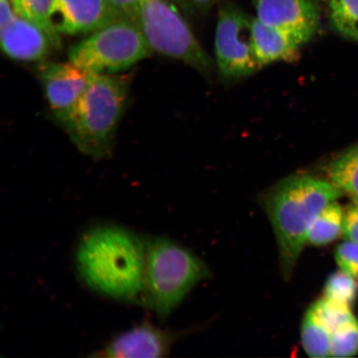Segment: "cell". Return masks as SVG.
I'll return each mask as SVG.
<instances>
[{"label": "cell", "mask_w": 358, "mask_h": 358, "mask_svg": "<svg viewBox=\"0 0 358 358\" xmlns=\"http://www.w3.org/2000/svg\"><path fill=\"white\" fill-rule=\"evenodd\" d=\"M301 341L308 356L316 358L330 357L331 334L310 310H307L302 322Z\"/></svg>", "instance_id": "e0dca14e"}, {"label": "cell", "mask_w": 358, "mask_h": 358, "mask_svg": "<svg viewBox=\"0 0 358 358\" xmlns=\"http://www.w3.org/2000/svg\"><path fill=\"white\" fill-rule=\"evenodd\" d=\"M343 234L347 240L358 243V201H353L344 209Z\"/></svg>", "instance_id": "603a6c76"}, {"label": "cell", "mask_w": 358, "mask_h": 358, "mask_svg": "<svg viewBox=\"0 0 358 358\" xmlns=\"http://www.w3.org/2000/svg\"><path fill=\"white\" fill-rule=\"evenodd\" d=\"M218 0H176L183 10L191 13L208 12Z\"/></svg>", "instance_id": "cb8c5ba5"}, {"label": "cell", "mask_w": 358, "mask_h": 358, "mask_svg": "<svg viewBox=\"0 0 358 358\" xmlns=\"http://www.w3.org/2000/svg\"><path fill=\"white\" fill-rule=\"evenodd\" d=\"M313 1H315V2H319V1L325 2V1H329V0H313Z\"/></svg>", "instance_id": "484cf974"}, {"label": "cell", "mask_w": 358, "mask_h": 358, "mask_svg": "<svg viewBox=\"0 0 358 358\" xmlns=\"http://www.w3.org/2000/svg\"><path fill=\"white\" fill-rule=\"evenodd\" d=\"M358 294V279L339 270L326 280L324 298L352 308Z\"/></svg>", "instance_id": "d6986e66"}, {"label": "cell", "mask_w": 358, "mask_h": 358, "mask_svg": "<svg viewBox=\"0 0 358 358\" xmlns=\"http://www.w3.org/2000/svg\"><path fill=\"white\" fill-rule=\"evenodd\" d=\"M39 76L49 108L65 127L93 75L69 61L46 62L40 67Z\"/></svg>", "instance_id": "9c48e42d"}, {"label": "cell", "mask_w": 358, "mask_h": 358, "mask_svg": "<svg viewBox=\"0 0 358 358\" xmlns=\"http://www.w3.org/2000/svg\"><path fill=\"white\" fill-rule=\"evenodd\" d=\"M145 241L127 228L98 226L85 234L78 246L76 264L90 288L124 301L142 299Z\"/></svg>", "instance_id": "6da1fadb"}, {"label": "cell", "mask_w": 358, "mask_h": 358, "mask_svg": "<svg viewBox=\"0 0 358 358\" xmlns=\"http://www.w3.org/2000/svg\"><path fill=\"white\" fill-rule=\"evenodd\" d=\"M257 20L271 28L296 36L308 43L320 29V17L313 0H252Z\"/></svg>", "instance_id": "30bf717a"}, {"label": "cell", "mask_w": 358, "mask_h": 358, "mask_svg": "<svg viewBox=\"0 0 358 358\" xmlns=\"http://www.w3.org/2000/svg\"><path fill=\"white\" fill-rule=\"evenodd\" d=\"M358 352V321L355 317L331 334L330 357H351Z\"/></svg>", "instance_id": "44dd1931"}, {"label": "cell", "mask_w": 358, "mask_h": 358, "mask_svg": "<svg viewBox=\"0 0 358 358\" xmlns=\"http://www.w3.org/2000/svg\"><path fill=\"white\" fill-rule=\"evenodd\" d=\"M344 210L337 201L327 205L317 215L308 231L307 241L313 245H326L343 234Z\"/></svg>", "instance_id": "5bb4252c"}, {"label": "cell", "mask_w": 358, "mask_h": 358, "mask_svg": "<svg viewBox=\"0 0 358 358\" xmlns=\"http://www.w3.org/2000/svg\"><path fill=\"white\" fill-rule=\"evenodd\" d=\"M329 181L358 201V145L345 152L329 165Z\"/></svg>", "instance_id": "9a60e30c"}, {"label": "cell", "mask_w": 358, "mask_h": 358, "mask_svg": "<svg viewBox=\"0 0 358 358\" xmlns=\"http://www.w3.org/2000/svg\"><path fill=\"white\" fill-rule=\"evenodd\" d=\"M215 52L225 78L248 77L262 67L254 49L252 20L234 4L225 3L219 10Z\"/></svg>", "instance_id": "52a82bcc"}, {"label": "cell", "mask_w": 358, "mask_h": 358, "mask_svg": "<svg viewBox=\"0 0 358 358\" xmlns=\"http://www.w3.org/2000/svg\"><path fill=\"white\" fill-rule=\"evenodd\" d=\"M173 335L145 322L125 331L106 344L93 357H163L173 344Z\"/></svg>", "instance_id": "7c38bea8"}, {"label": "cell", "mask_w": 358, "mask_h": 358, "mask_svg": "<svg viewBox=\"0 0 358 358\" xmlns=\"http://www.w3.org/2000/svg\"><path fill=\"white\" fill-rule=\"evenodd\" d=\"M152 52L136 22L122 17L71 46L69 58L90 74L96 75L127 69Z\"/></svg>", "instance_id": "5b68a950"}, {"label": "cell", "mask_w": 358, "mask_h": 358, "mask_svg": "<svg viewBox=\"0 0 358 358\" xmlns=\"http://www.w3.org/2000/svg\"><path fill=\"white\" fill-rule=\"evenodd\" d=\"M145 248L142 301L164 319L211 272L203 259L166 237L145 241Z\"/></svg>", "instance_id": "277c9868"}, {"label": "cell", "mask_w": 358, "mask_h": 358, "mask_svg": "<svg viewBox=\"0 0 358 358\" xmlns=\"http://www.w3.org/2000/svg\"><path fill=\"white\" fill-rule=\"evenodd\" d=\"M133 20L153 52L174 58L206 73L212 64L190 27L167 0H142Z\"/></svg>", "instance_id": "8992f818"}, {"label": "cell", "mask_w": 358, "mask_h": 358, "mask_svg": "<svg viewBox=\"0 0 358 358\" xmlns=\"http://www.w3.org/2000/svg\"><path fill=\"white\" fill-rule=\"evenodd\" d=\"M11 2L17 15L33 22L47 33L55 48L62 47L61 35L57 32L51 21L55 0H11Z\"/></svg>", "instance_id": "2e32d148"}, {"label": "cell", "mask_w": 358, "mask_h": 358, "mask_svg": "<svg viewBox=\"0 0 358 358\" xmlns=\"http://www.w3.org/2000/svg\"><path fill=\"white\" fill-rule=\"evenodd\" d=\"M334 257L340 270L358 279V243L343 241L336 249Z\"/></svg>", "instance_id": "7402d4cb"}, {"label": "cell", "mask_w": 358, "mask_h": 358, "mask_svg": "<svg viewBox=\"0 0 358 358\" xmlns=\"http://www.w3.org/2000/svg\"><path fill=\"white\" fill-rule=\"evenodd\" d=\"M129 83L127 76H92L65 124L80 153L95 159L110 154L116 129L127 106Z\"/></svg>", "instance_id": "3957f363"}, {"label": "cell", "mask_w": 358, "mask_h": 358, "mask_svg": "<svg viewBox=\"0 0 358 358\" xmlns=\"http://www.w3.org/2000/svg\"><path fill=\"white\" fill-rule=\"evenodd\" d=\"M308 310L331 334L339 326L355 317L352 308L330 301L325 298L313 303Z\"/></svg>", "instance_id": "ffe728a7"}, {"label": "cell", "mask_w": 358, "mask_h": 358, "mask_svg": "<svg viewBox=\"0 0 358 358\" xmlns=\"http://www.w3.org/2000/svg\"><path fill=\"white\" fill-rule=\"evenodd\" d=\"M122 17L109 0H55L51 12L60 35L92 34Z\"/></svg>", "instance_id": "8fae6325"}, {"label": "cell", "mask_w": 358, "mask_h": 358, "mask_svg": "<svg viewBox=\"0 0 358 358\" xmlns=\"http://www.w3.org/2000/svg\"><path fill=\"white\" fill-rule=\"evenodd\" d=\"M255 52L262 66L281 60H291L304 43L293 34L271 28L252 20Z\"/></svg>", "instance_id": "4fadbf2b"}, {"label": "cell", "mask_w": 358, "mask_h": 358, "mask_svg": "<svg viewBox=\"0 0 358 358\" xmlns=\"http://www.w3.org/2000/svg\"><path fill=\"white\" fill-rule=\"evenodd\" d=\"M109 1L120 15L133 20L142 0H109Z\"/></svg>", "instance_id": "d4e9b609"}, {"label": "cell", "mask_w": 358, "mask_h": 358, "mask_svg": "<svg viewBox=\"0 0 358 358\" xmlns=\"http://www.w3.org/2000/svg\"><path fill=\"white\" fill-rule=\"evenodd\" d=\"M329 17L340 35L358 41V0H329Z\"/></svg>", "instance_id": "ac0fdd59"}, {"label": "cell", "mask_w": 358, "mask_h": 358, "mask_svg": "<svg viewBox=\"0 0 358 358\" xmlns=\"http://www.w3.org/2000/svg\"><path fill=\"white\" fill-rule=\"evenodd\" d=\"M343 194L332 182L306 174L286 178L268 192L265 208L275 231L285 279L292 275L317 215Z\"/></svg>", "instance_id": "7a4b0ae2"}, {"label": "cell", "mask_w": 358, "mask_h": 358, "mask_svg": "<svg viewBox=\"0 0 358 358\" xmlns=\"http://www.w3.org/2000/svg\"><path fill=\"white\" fill-rule=\"evenodd\" d=\"M0 39L3 52L16 61H43L55 48L43 29L17 15L11 0H0Z\"/></svg>", "instance_id": "ba28073f"}]
</instances>
